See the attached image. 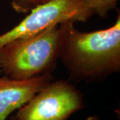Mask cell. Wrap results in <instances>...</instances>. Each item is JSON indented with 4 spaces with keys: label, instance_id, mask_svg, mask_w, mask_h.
Wrapping results in <instances>:
<instances>
[{
    "label": "cell",
    "instance_id": "obj_3",
    "mask_svg": "<svg viewBox=\"0 0 120 120\" xmlns=\"http://www.w3.org/2000/svg\"><path fill=\"white\" fill-rule=\"evenodd\" d=\"M94 14L108 15L105 0H52L30 11L11 30L0 35V48L18 38L37 34L49 26L64 22H86Z\"/></svg>",
    "mask_w": 120,
    "mask_h": 120
},
{
    "label": "cell",
    "instance_id": "obj_8",
    "mask_svg": "<svg viewBox=\"0 0 120 120\" xmlns=\"http://www.w3.org/2000/svg\"><path fill=\"white\" fill-rule=\"evenodd\" d=\"M1 73V69H0V74Z\"/></svg>",
    "mask_w": 120,
    "mask_h": 120
},
{
    "label": "cell",
    "instance_id": "obj_1",
    "mask_svg": "<svg viewBox=\"0 0 120 120\" xmlns=\"http://www.w3.org/2000/svg\"><path fill=\"white\" fill-rule=\"evenodd\" d=\"M60 59L74 82H101L120 71V14L114 25L91 32L65 22Z\"/></svg>",
    "mask_w": 120,
    "mask_h": 120
},
{
    "label": "cell",
    "instance_id": "obj_5",
    "mask_svg": "<svg viewBox=\"0 0 120 120\" xmlns=\"http://www.w3.org/2000/svg\"><path fill=\"white\" fill-rule=\"evenodd\" d=\"M53 79L52 74L22 80L0 77V120H6Z\"/></svg>",
    "mask_w": 120,
    "mask_h": 120
},
{
    "label": "cell",
    "instance_id": "obj_4",
    "mask_svg": "<svg viewBox=\"0 0 120 120\" xmlns=\"http://www.w3.org/2000/svg\"><path fill=\"white\" fill-rule=\"evenodd\" d=\"M83 107L82 93L72 83L53 79L18 109L11 120H67Z\"/></svg>",
    "mask_w": 120,
    "mask_h": 120
},
{
    "label": "cell",
    "instance_id": "obj_7",
    "mask_svg": "<svg viewBox=\"0 0 120 120\" xmlns=\"http://www.w3.org/2000/svg\"><path fill=\"white\" fill-rule=\"evenodd\" d=\"M86 120H100V119L98 116H92L88 117Z\"/></svg>",
    "mask_w": 120,
    "mask_h": 120
},
{
    "label": "cell",
    "instance_id": "obj_6",
    "mask_svg": "<svg viewBox=\"0 0 120 120\" xmlns=\"http://www.w3.org/2000/svg\"><path fill=\"white\" fill-rule=\"evenodd\" d=\"M52 0H12V8L17 13H27L39 5Z\"/></svg>",
    "mask_w": 120,
    "mask_h": 120
},
{
    "label": "cell",
    "instance_id": "obj_2",
    "mask_svg": "<svg viewBox=\"0 0 120 120\" xmlns=\"http://www.w3.org/2000/svg\"><path fill=\"white\" fill-rule=\"evenodd\" d=\"M65 22L49 26L30 37L18 38L0 48L1 73L22 80L52 74L60 57Z\"/></svg>",
    "mask_w": 120,
    "mask_h": 120
}]
</instances>
